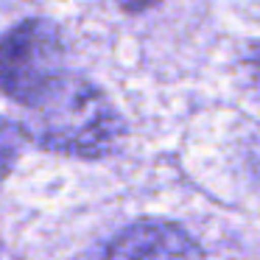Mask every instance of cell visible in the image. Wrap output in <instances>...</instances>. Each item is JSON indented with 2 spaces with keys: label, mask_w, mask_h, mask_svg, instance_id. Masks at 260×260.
<instances>
[{
  "label": "cell",
  "mask_w": 260,
  "mask_h": 260,
  "mask_svg": "<svg viewBox=\"0 0 260 260\" xmlns=\"http://www.w3.org/2000/svg\"><path fill=\"white\" fill-rule=\"evenodd\" d=\"M28 109V135L59 154L98 159L112 154L123 137L118 109L95 84L79 76H62Z\"/></svg>",
  "instance_id": "6da1fadb"
},
{
  "label": "cell",
  "mask_w": 260,
  "mask_h": 260,
  "mask_svg": "<svg viewBox=\"0 0 260 260\" xmlns=\"http://www.w3.org/2000/svg\"><path fill=\"white\" fill-rule=\"evenodd\" d=\"M64 45L48 20H25L0 37V90L17 104H37L59 79Z\"/></svg>",
  "instance_id": "7a4b0ae2"
},
{
  "label": "cell",
  "mask_w": 260,
  "mask_h": 260,
  "mask_svg": "<svg viewBox=\"0 0 260 260\" xmlns=\"http://www.w3.org/2000/svg\"><path fill=\"white\" fill-rule=\"evenodd\" d=\"M107 260H207L182 226L165 221L132 224L109 243Z\"/></svg>",
  "instance_id": "3957f363"
},
{
  "label": "cell",
  "mask_w": 260,
  "mask_h": 260,
  "mask_svg": "<svg viewBox=\"0 0 260 260\" xmlns=\"http://www.w3.org/2000/svg\"><path fill=\"white\" fill-rule=\"evenodd\" d=\"M20 148H23V129L0 115V179L12 171Z\"/></svg>",
  "instance_id": "277c9868"
},
{
  "label": "cell",
  "mask_w": 260,
  "mask_h": 260,
  "mask_svg": "<svg viewBox=\"0 0 260 260\" xmlns=\"http://www.w3.org/2000/svg\"><path fill=\"white\" fill-rule=\"evenodd\" d=\"M246 73H249V81H252L254 92L260 95V45H254L246 56Z\"/></svg>",
  "instance_id": "5b68a950"
},
{
  "label": "cell",
  "mask_w": 260,
  "mask_h": 260,
  "mask_svg": "<svg viewBox=\"0 0 260 260\" xmlns=\"http://www.w3.org/2000/svg\"><path fill=\"white\" fill-rule=\"evenodd\" d=\"M118 3H120V9H123V12L140 14V12H146V9H151V6H157V3H162V0H118Z\"/></svg>",
  "instance_id": "8992f818"
}]
</instances>
